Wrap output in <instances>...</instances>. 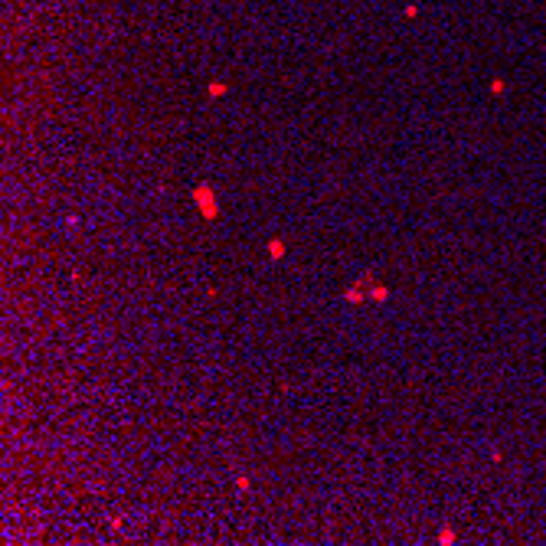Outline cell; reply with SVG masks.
<instances>
[{"mask_svg":"<svg viewBox=\"0 0 546 546\" xmlns=\"http://www.w3.org/2000/svg\"><path fill=\"white\" fill-rule=\"evenodd\" d=\"M197 203H200V209H203L209 219L216 216V203H213V193H209L206 186H200V190H197Z\"/></svg>","mask_w":546,"mask_h":546,"instance_id":"6da1fadb","label":"cell"}]
</instances>
